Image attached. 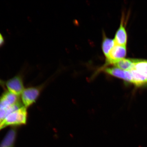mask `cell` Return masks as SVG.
I'll use <instances>...</instances> for the list:
<instances>
[{
  "label": "cell",
  "mask_w": 147,
  "mask_h": 147,
  "mask_svg": "<svg viewBox=\"0 0 147 147\" xmlns=\"http://www.w3.org/2000/svg\"><path fill=\"white\" fill-rule=\"evenodd\" d=\"M27 108L23 106L7 115L2 123L3 128L10 126L13 127L24 125L27 122Z\"/></svg>",
  "instance_id": "cell-1"
},
{
  "label": "cell",
  "mask_w": 147,
  "mask_h": 147,
  "mask_svg": "<svg viewBox=\"0 0 147 147\" xmlns=\"http://www.w3.org/2000/svg\"><path fill=\"white\" fill-rule=\"evenodd\" d=\"M41 87H30L24 90L21 99L25 107L27 108L36 102L41 93Z\"/></svg>",
  "instance_id": "cell-2"
},
{
  "label": "cell",
  "mask_w": 147,
  "mask_h": 147,
  "mask_svg": "<svg viewBox=\"0 0 147 147\" xmlns=\"http://www.w3.org/2000/svg\"><path fill=\"white\" fill-rule=\"evenodd\" d=\"M5 84L8 91L19 96L24 90L22 74V73L18 74L7 80Z\"/></svg>",
  "instance_id": "cell-3"
},
{
  "label": "cell",
  "mask_w": 147,
  "mask_h": 147,
  "mask_svg": "<svg viewBox=\"0 0 147 147\" xmlns=\"http://www.w3.org/2000/svg\"><path fill=\"white\" fill-rule=\"evenodd\" d=\"M126 54V46L115 45L110 53L109 58L107 59V64H113L117 60L124 58Z\"/></svg>",
  "instance_id": "cell-4"
},
{
  "label": "cell",
  "mask_w": 147,
  "mask_h": 147,
  "mask_svg": "<svg viewBox=\"0 0 147 147\" xmlns=\"http://www.w3.org/2000/svg\"><path fill=\"white\" fill-rule=\"evenodd\" d=\"M20 102L18 96L5 91L0 96V109H6Z\"/></svg>",
  "instance_id": "cell-5"
},
{
  "label": "cell",
  "mask_w": 147,
  "mask_h": 147,
  "mask_svg": "<svg viewBox=\"0 0 147 147\" xmlns=\"http://www.w3.org/2000/svg\"><path fill=\"white\" fill-rule=\"evenodd\" d=\"M104 71L108 74L116 77L127 82H132V77L130 71H124L116 67L105 68Z\"/></svg>",
  "instance_id": "cell-6"
},
{
  "label": "cell",
  "mask_w": 147,
  "mask_h": 147,
  "mask_svg": "<svg viewBox=\"0 0 147 147\" xmlns=\"http://www.w3.org/2000/svg\"><path fill=\"white\" fill-rule=\"evenodd\" d=\"M17 131L16 127L10 129L0 143V147H14Z\"/></svg>",
  "instance_id": "cell-7"
},
{
  "label": "cell",
  "mask_w": 147,
  "mask_h": 147,
  "mask_svg": "<svg viewBox=\"0 0 147 147\" xmlns=\"http://www.w3.org/2000/svg\"><path fill=\"white\" fill-rule=\"evenodd\" d=\"M130 71L132 77V83L137 87H141L147 84V76L141 74L135 69Z\"/></svg>",
  "instance_id": "cell-8"
},
{
  "label": "cell",
  "mask_w": 147,
  "mask_h": 147,
  "mask_svg": "<svg viewBox=\"0 0 147 147\" xmlns=\"http://www.w3.org/2000/svg\"><path fill=\"white\" fill-rule=\"evenodd\" d=\"M116 45L126 46L127 42V34L123 23L121 24L118 30L116 33L115 39Z\"/></svg>",
  "instance_id": "cell-9"
},
{
  "label": "cell",
  "mask_w": 147,
  "mask_h": 147,
  "mask_svg": "<svg viewBox=\"0 0 147 147\" xmlns=\"http://www.w3.org/2000/svg\"><path fill=\"white\" fill-rule=\"evenodd\" d=\"M112 64L115 67L124 71H130L135 69L133 59L124 58L113 62Z\"/></svg>",
  "instance_id": "cell-10"
},
{
  "label": "cell",
  "mask_w": 147,
  "mask_h": 147,
  "mask_svg": "<svg viewBox=\"0 0 147 147\" xmlns=\"http://www.w3.org/2000/svg\"><path fill=\"white\" fill-rule=\"evenodd\" d=\"M115 45L114 40L104 36L102 44V49L107 59L109 58L110 53Z\"/></svg>",
  "instance_id": "cell-11"
},
{
  "label": "cell",
  "mask_w": 147,
  "mask_h": 147,
  "mask_svg": "<svg viewBox=\"0 0 147 147\" xmlns=\"http://www.w3.org/2000/svg\"><path fill=\"white\" fill-rule=\"evenodd\" d=\"M135 69L141 74L147 76V60L133 59Z\"/></svg>",
  "instance_id": "cell-12"
},
{
  "label": "cell",
  "mask_w": 147,
  "mask_h": 147,
  "mask_svg": "<svg viewBox=\"0 0 147 147\" xmlns=\"http://www.w3.org/2000/svg\"><path fill=\"white\" fill-rule=\"evenodd\" d=\"M5 39L3 34L0 32V49L5 45Z\"/></svg>",
  "instance_id": "cell-13"
},
{
  "label": "cell",
  "mask_w": 147,
  "mask_h": 147,
  "mask_svg": "<svg viewBox=\"0 0 147 147\" xmlns=\"http://www.w3.org/2000/svg\"><path fill=\"white\" fill-rule=\"evenodd\" d=\"M0 85L2 86V87H3V88L5 87V82L4 81H3L1 80V79H0Z\"/></svg>",
  "instance_id": "cell-14"
}]
</instances>
